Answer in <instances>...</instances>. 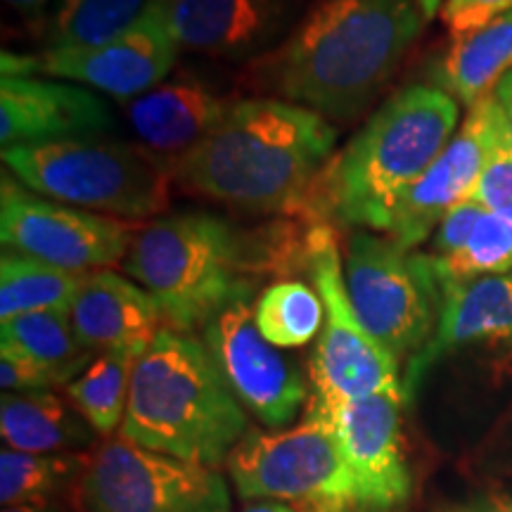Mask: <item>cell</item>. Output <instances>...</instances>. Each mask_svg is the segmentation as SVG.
I'll use <instances>...</instances> for the list:
<instances>
[{
    "instance_id": "1",
    "label": "cell",
    "mask_w": 512,
    "mask_h": 512,
    "mask_svg": "<svg viewBox=\"0 0 512 512\" xmlns=\"http://www.w3.org/2000/svg\"><path fill=\"white\" fill-rule=\"evenodd\" d=\"M309 230L287 223L242 230L204 211L164 216L133 235L124 268L155 299L166 328L204 330L216 313L268 273L306 264Z\"/></svg>"
},
{
    "instance_id": "2",
    "label": "cell",
    "mask_w": 512,
    "mask_h": 512,
    "mask_svg": "<svg viewBox=\"0 0 512 512\" xmlns=\"http://www.w3.org/2000/svg\"><path fill=\"white\" fill-rule=\"evenodd\" d=\"M335 147V128L309 107L278 98L233 102L200 145L171 162L188 192L249 211L302 214Z\"/></svg>"
},
{
    "instance_id": "3",
    "label": "cell",
    "mask_w": 512,
    "mask_h": 512,
    "mask_svg": "<svg viewBox=\"0 0 512 512\" xmlns=\"http://www.w3.org/2000/svg\"><path fill=\"white\" fill-rule=\"evenodd\" d=\"M415 0H320L266 60V83L320 117H356L420 36Z\"/></svg>"
},
{
    "instance_id": "4",
    "label": "cell",
    "mask_w": 512,
    "mask_h": 512,
    "mask_svg": "<svg viewBox=\"0 0 512 512\" xmlns=\"http://www.w3.org/2000/svg\"><path fill=\"white\" fill-rule=\"evenodd\" d=\"M456 124L458 102L437 86L392 95L316 176L302 216L387 233L403 195L441 155Z\"/></svg>"
},
{
    "instance_id": "5",
    "label": "cell",
    "mask_w": 512,
    "mask_h": 512,
    "mask_svg": "<svg viewBox=\"0 0 512 512\" xmlns=\"http://www.w3.org/2000/svg\"><path fill=\"white\" fill-rule=\"evenodd\" d=\"M247 432L245 408L204 342L164 325L133 368L121 439L188 463L219 467Z\"/></svg>"
},
{
    "instance_id": "6",
    "label": "cell",
    "mask_w": 512,
    "mask_h": 512,
    "mask_svg": "<svg viewBox=\"0 0 512 512\" xmlns=\"http://www.w3.org/2000/svg\"><path fill=\"white\" fill-rule=\"evenodd\" d=\"M3 162L17 181L48 200L124 219L159 214L174 181L169 159L95 138L10 147Z\"/></svg>"
},
{
    "instance_id": "7",
    "label": "cell",
    "mask_w": 512,
    "mask_h": 512,
    "mask_svg": "<svg viewBox=\"0 0 512 512\" xmlns=\"http://www.w3.org/2000/svg\"><path fill=\"white\" fill-rule=\"evenodd\" d=\"M242 501H287L337 512L366 510L344 463L330 418L316 401L283 430H249L226 460Z\"/></svg>"
},
{
    "instance_id": "8",
    "label": "cell",
    "mask_w": 512,
    "mask_h": 512,
    "mask_svg": "<svg viewBox=\"0 0 512 512\" xmlns=\"http://www.w3.org/2000/svg\"><path fill=\"white\" fill-rule=\"evenodd\" d=\"M344 280L370 335L408 363L430 344L439 320V287L427 254H411L370 230L349 238Z\"/></svg>"
},
{
    "instance_id": "9",
    "label": "cell",
    "mask_w": 512,
    "mask_h": 512,
    "mask_svg": "<svg viewBox=\"0 0 512 512\" xmlns=\"http://www.w3.org/2000/svg\"><path fill=\"white\" fill-rule=\"evenodd\" d=\"M306 266L325 309L311 356V396L335 403L406 392L399 361L370 335L351 304L335 235L325 223L309 228Z\"/></svg>"
},
{
    "instance_id": "10",
    "label": "cell",
    "mask_w": 512,
    "mask_h": 512,
    "mask_svg": "<svg viewBox=\"0 0 512 512\" xmlns=\"http://www.w3.org/2000/svg\"><path fill=\"white\" fill-rule=\"evenodd\" d=\"M79 512H230V489L216 467L110 439L88 458L74 491Z\"/></svg>"
},
{
    "instance_id": "11",
    "label": "cell",
    "mask_w": 512,
    "mask_h": 512,
    "mask_svg": "<svg viewBox=\"0 0 512 512\" xmlns=\"http://www.w3.org/2000/svg\"><path fill=\"white\" fill-rule=\"evenodd\" d=\"M252 297H238L216 313L202 342L242 408L261 425L283 430L309 403V384L299 363L256 328Z\"/></svg>"
},
{
    "instance_id": "12",
    "label": "cell",
    "mask_w": 512,
    "mask_h": 512,
    "mask_svg": "<svg viewBox=\"0 0 512 512\" xmlns=\"http://www.w3.org/2000/svg\"><path fill=\"white\" fill-rule=\"evenodd\" d=\"M0 242L10 252L83 275L124 261L133 235L117 221L43 200L27 185L3 176Z\"/></svg>"
},
{
    "instance_id": "13",
    "label": "cell",
    "mask_w": 512,
    "mask_h": 512,
    "mask_svg": "<svg viewBox=\"0 0 512 512\" xmlns=\"http://www.w3.org/2000/svg\"><path fill=\"white\" fill-rule=\"evenodd\" d=\"M178 46L159 12L147 5L131 29L93 50L43 53L38 57L3 53V76L46 74L91 86L117 100H136L166 81L176 64Z\"/></svg>"
},
{
    "instance_id": "14",
    "label": "cell",
    "mask_w": 512,
    "mask_h": 512,
    "mask_svg": "<svg viewBox=\"0 0 512 512\" xmlns=\"http://www.w3.org/2000/svg\"><path fill=\"white\" fill-rule=\"evenodd\" d=\"M503 143V112L494 95H489L470 107L456 136L403 195L387 230L396 245L411 252L430 238L448 211L470 200L486 164Z\"/></svg>"
},
{
    "instance_id": "15",
    "label": "cell",
    "mask_w": 512,
    "mask_h": 512,
    "mask_svg": "<svg viewBox=\"0 0 512 512\" xmlns=\"http://www.w3.org/2000/svg\"><path fill=\"white\" fill-rule=\"evenodd\" d=\"M316 401L328 413L344 463L354 475L358 501L368 512H389L411 498L413 477L401 437L406 392H380L354 401Z\"/></svg>"
},
{
    "instance_id": "16",
    "label": "cell",
    "mask_w": 512,
    "mask_h": 512,
    "mask_svg": "<svg viewBox=\"0 0 512 512\" xmlns=\"http://www.w3.org/2000/svg\"><path fill=\"white\" fill-rule=\"evenodd\" d=\"M114 114L98 93L74 83L3 76L0 81V145L57 143L98 138L110 131Z\"/></svg>"
},
{
    "instance_id": "17",
    "label": "cell",
    "mask_w": 512,
    "mask_h": 512,
    "mask_svg": "<svg viewBox=\"0 0 512 512\" xmlns=\"http://www.w3.org/2000/svg\"><path fill=\"white\" fill-rule=\"evenodd\" d=\"M176 46L221 60L264 53L290 17L287 0H150Z\"/></svg>"
},
{
    "instance_id": "18",
    "label": "cell",
    "mask_w": 512,
    "mask_h": 512,
    "mask_svg": "<svg viewBox=\"0 0 512 512\" xmlns=\"http://www.w3.org/2000/svg\"><path fill=\"white\" fill-rule=\"evenodd\" d=\"M437 287V330L430 344L408 363L403 377L408 399L427 370L448 351L470 344H498L512 349V273L444 280Z\"/></svg>"
},
{
    "instance_id": "19",
    "label": "cell",
    "mask_w": 512,
    "mask_h": 512,
    "mask_svg": "<svg viewBox=\"0 0 512 512\" xmlns=\"http://www.w3.org/2000/svg\"><path fill=\"white\" fill-rule=\"evenodd\" d=\"M69 318L79 342L93 354L131 351L143 356L164 328L155 299L107 268L83 273Z\"/></svg>"
},
{
    "instance_id": "20",
    "label": "cell",
    "mask_w": 512,
    "mask_h": 512,
    "mask_svg": "<svg viewBox=\"0 0 512 512\" xmlns=\"http://www.w3.org/2000/svg\"><path fill=\"white\" fill-rule=\"evenodd\" d=\"M233 102L183 74L162 81L128 105L126 117L145 150L176 162L221 124Z\"/></svg>"
},
{
    "instance_id": "21",
    "label": "cell",
    "mask_w": 512,
    "mask_h": 512,
    "mask_svg": "<svg viewBox=\"0 0 512 512\" xmlns=\"http://www.w3.org/2000/svg\"><path fill=\"white\" fill-rule=\"evenodd\" d=\"M0 434L5 448L22 453H83L98 439L79 408L50 389L3 394Z\"/></svg>"
},
{
    "instance_id": "22",
    "label": "cell",
    "mask_w": 512,
    "mask_h": 512,
    "mask_svg": "<svg viewBox=\"0 0 512 512\" xmlns=\"http://www.w3.org/2000/svg\"><path fill=\"white\" fill-rule=\"evenodd\" d=\"M508 72H512V12L475 31L453 36L434 69V81L458 105L472 107L494 95Z\"/></svg>"
},
{
    "instance_id": "23",
    "label": "cell",
    "mask_w": 512,
    "mask_h": 512,
    "mask_svg": "<svg viewBox=\"0 0 512 512\" xmlns=\"http://www.w3.org/2000/svg\"><path fill=\"white\" fill-rule=\"evenodd\" d=\"M0 349L29 358L64 387L93 361V351L76 337L69 311H38L5 320L0 323Z\"/></svg>"
},
{
    "instance_id": "24",
    "label": "cell",
    "mask_w": 512,
    "mask_h": 512,
    "mask_svg": "<svg viewBox=\"0 0 512 512\" xmlns=\"http://www.w3.org/2000/svg\"><path fill=\"white\" fill-rule=\"evenodd\" d=\"M150 0H57L43 53H81L114 41L143 17Z\"/></svg>"
},
{
    "instance_id": "25",
    "label": "cell",
    "mask_w": 512,
    "mask_h": 512,
    "mask_svg": "<svg viewBox=\"0 0 512 512\" xmlns=\"http://www.w3.org/2000/svg\"><path fill=\"white\" fill-rule=\"evenodd\" d=\"M86 453H0V503H60L72 494L88 467Z\"/></svg>"
},
{
    "instance_id": "26",
    "label": "cell",
    "mask_w": 512,
    "mask_h": 512,
    "mask_svg": "<svg viewBox=\"0 0 512 512\" xmlns=\"http://www.w3.org/2000/svg\"><path fill=\"white\" fill-rule=\"evenodd\" d=\"M83 275L5 252L0 259V323L24 313L69 311Z\"/></svg>"
},
{
    "instance_id": "27",
    "label": "cell",
    "mask_w": 512,
    "mask_h": 512,
    "mask_svg": "<svg viewBox=\"0 0 512 512\" xmlns=\"http://www.w3.org/2000/svg\"><path fill=\"white\" fill-rule=\"evenodd\" d=\"M138 358L131 351H105L64 387L67 399L91 422L98 437H112L124 425Z\"/></svg>"
},
{
    "instance_id": "28",
    "label": "cell",
    "mask_w": 512,
    "mask_h": 512,
    "mask_svg": "<svg viewBox=\"0 0 512 512\" xmlns=\"http://www.w3.org/2000/svg\"><path fill=\"white\" fill-rule=\"evenodd\" d=\"M256 328L278 349H297L320 335L325 309L316 287L302 280L268 285L254 304Z\"/></svg>"
},
{
    "instance_id": "29",
    "label": "cell",
    "mask_w": 512,
    "mask_h": 512,
    "mask_svg": "<svg viewBox=\"0 0 512 512\" xmlns=\"http://www.w3.org/2000/svg\"><path fill=\"white\" fill-rule=\"evenodd\" d=\"M427 261L437 283L512 273V219L486 209L463 249L448 259H432L427 254Z\"/></svg>"
},
{
    "instance_id": "30",
    "label": "cell",
    "mask_w": 512,
    "mask_h": 512,
    "mask_svg": "<svg viewBox=\"0 0 512 512\" xmlns=\"http://www.w3.org/2000/svg\"><path fill=\"white\" fill-rule=\"evenodd\" d=\"M470 200L512 219V152L505 143L489 159Z\"/></svg>"
},
{
    "instance_id": "31",
    "label": "cell",
    "mask_w": 512,
    "mask_h": 512,
    "mask_svg": "<svg viewBox=\"0 0 512 512\" xmlns=\"http://www.w3.org/2000/svg\"><path fill=\"white\" fill-rule=\"evenodd\" d=\"M486 207L475 202L465 200L460 202L458 207H453L448 214L441 219L437 226V233H434L432 240V259H448L458 252V249L465 247V242L470 240V235L475 233L479 219L484 216Z\"/></svg>"
},
{
    "instance_id": "32",
    "label": "cell",
    "mask_w": 512,
    "mask_h": 512,
    "mask_svg": "<svg viewBox=\"0 0 512 512\" xmlns=\"http://www.w3.org/2000/svg\"><path fill=\"white\" fill-rule=\"evenodd\" d=\"M512 12V0H444L439 17L453 36L475 31L496 17Z\"/></svg>"
},
{
    "instance_id": "33",
    "label": "cell",
    "mask_w": 512,
    "mask_h": 512,
    "mask_svg": "<svg viewBox=\"0 0 512 512\" xmlns=\"http://www.w3.org/2000/svg\"><path fill=\"white\" fill-rule=\"evenodd\" d=\"M0 387H3V394H27L46 392L57 384L46 370L38 368L29 358L10 349H0Z\"/></svg>"
},
{
    "instance_id": "34",
    "label": "cell",
    "mask_w": 512,
    "mask_h": 512,
    "mask_svg": "<svg viewBox=\"0 0 512 512\" xmlns=\"http://www.w3.org/2000/svg\"><path fill=\"white\" fill-rule=\"evenodd\" d=\"M439 512H512V494H482Z\"/></svg>"
},
{
    "instance_id": "35",
    "label": "cell",
    "mask_w": 512,
    "mask_h": 512,
    "mask_svg": "<svg viewBox=\"0 0 512 512\" xmlns=\"http://www.w3.org/2000/svg\"><path fill=\"white\" fill-rule=\"evenodd\" d=\"M494 98L503 112V128H505V147L512 152V72H508L496 86Z\"/></svg>"
},
{
    "instance_id": "36",
    "label": "cell",
    "mask_w": 512,
    "mask_h": 512,
    "mask_svg": "<svg viewBox=\"0 0 512 512\" xmlns=\"http://www.w3.org/2000/svg\"><path fill=\"white\" fill-rule=\"evenodd\" d=\"M242 512H337L328 508H318V505H304V503H287V501H252L247 503ZM368 512V510H358Z\"/></svg>"
},
{
    "instance_id": "37",
    "label": "cell",
    "mask_w": 512,
    "mask_h": 512,
    "mask_svg": "<svg viewBox=\"0 0 512 512\" xmlns=\"http://www.w3.org/2000/svg\"><path fill=\"white\" fill-rule=\"evenodd\" d=\"M0 512H72L62 503H22V505H3Z\"/></svg>"
},
{
    "instance_id": "38",
    "label": "cell",
    "mask_w": 512,
    "mask_h": 512,
    "mask_svg": "<svg viewBox=\"0 0 512 512\" xmlns=\"http://www.w3.org/2000/svg\"><path fill=\"white\" fill-rule=\"evenodd\" d=\"M5 3L12 5V8H17L19 12H27V15H31V12L41 10L48 0H5Z\"/></svg>"
},
{
    "instance_id": "39",
    "label": "cell",
    "mask_w": 512,
    "mask_h": 512,
    "mask_svg": "<svg viewBox=\"0 0 512 512\" xmlns=\"http://www.w3.org/2000/svg\"><path fill=\"white\" fill-rule=\"evenodd\" d=\"M415 3L420 5V10H422V15H425V19H432L441 10V3H444V0H415Z\"/></svg>"
}]
</instances>
